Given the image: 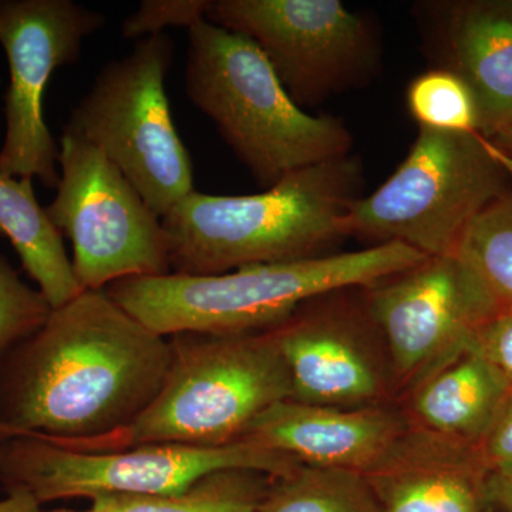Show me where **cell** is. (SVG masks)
<instances>
[{"instance_id": "23", "label": "cell", "mask_w": 512, "mask_h": 512, "mask_svg": "<svg viewBox=\"0 0 512 512\" xmlns=\"http://www.w3.org/2000/svg\"><path fill=\"white\" fill-rule=\"evenodd\" d=\"M52 312L46 296L25 284L8 259L0 255V363L39 332Z\"/></svg>"}, {"instance_id": "12", "label": "cell", "mask_w": 512, "mask_h": 512, "mask_svg": "<svg viewBox=\"0 0 512 512\" xmlns=\"http://www.w3.org/2000/svg\"><path fill=\"white\" fill-rule=\"evenodd\" d=\"M104 25L103 13L73 0H0V45L10 72L0 175L37 178L56 190L60 147L45 120L46 87L59 67L80 59L84 40Z\"/></svg>"}, {"instance_id": "22", "label": "cell", "mask_w": 512, "mask_h": 512, "mask_svg": "<svg viewBox=\"0 0 512 512\" xmlns=\"http://www.w3.org/2000/svg\"><path fill=\"white\" fill-rule=\"evenodd\" d=\"M407 107L419 128L481 134L476 94L463 77L447 67L417 76L407 89Z\"/></svg>"}, {"instance_id": "26", "label": "cell", "mask_w": 512, "mask_h": 512, "mask_svg": "<svg viewBox=\"0 0 512 512\" xmlns=\"http://www.w3.org/2000/svg\"><path fill=\"white\" fill-rule=\"evenodd\" d=\"M480 450L493 474H512V387L481 440Z\"/></svg>"}, {"instance_id": "16", "label": "cell", "mask_w": 512, "mask_h": 512, "mask_svg": "<svg viewBox=\"0 0 512 512\" xmlns=\"http://www.w3.org/2000/svg\"><path fill=\"white\" fill-rule=\"evenodd\" d=\"M444 39L450 70L476 94L481 134L488 137L512 117V2L451 6Z\"/></svg>"}, {"instance_id": "31", "label": "cell", "mask_w": 512, "mask_h": 512, "mask_svg": "<svg viewBox=\"0 0 512 512\" xmlns=\"http://www.w3.org/2000/svg\"><path fill=\"white\" fill-rule=\"evenodd\" d=\"M511 119H512V117H511Z\"/></svg>"}, {"instance_id": "20", "label": "cell", "mask_w": 512, "mask_h": 512, "mask_svg": "<svg viewBox=\"0 0 512 512\" xmlns=\"http://www.w3.org/2000/svg\"><path fill=\"white\" fill-rule=\"evenodd\" d=\"M258 512H383L375 491L356 471L299 466L276 477Z\"/></svg>"}, {"instance_id": "25", "label": "cell", "mask_w": 512, "mask_h": 512, "mask_svg": "<svg viewBox=\"0 0 512 512\" xmlns=\"http://www.w3.org/2000/svg\"><path fill=\"white\" fill-rule=\"evenodd\" d=\"M470 350L484 357L512 384V311L498 313L485 322Z\"/></svg>"}, {"instance_id": "4", "label": "cell", "mask_w": 512, "mask_h": 512, "mask_svg": "<svg viewBox=\"0 0 512 512\" xmlns=\"http://www.w3.org/2000/svg\"><path fill=\"white\" fill-rule=\"evenodd\" d=\"M185 93L264 190L353 147L343 121L312 116L289 97L252 40L207 19L188 29Z\"/></svg>"}, {"instance_id": "7", "label": "cell", "mask_w": 512, "mask_h": 512, "mask_svg": "<svg viewBox=\"0 0 512 512\" xmlns=\"http://www.w3.org/2000/svg\"><path fill=\"white\" fill-rule=\"evenodd\" d=\"M301 466L296 458L244 437L217 447L144 444L116 451L64 447L33 433L0 426V484L37 504L101 495L171 494L227 468H248L274 478Z\"/></svg>"}, {"instance_id": "11", "label": "cell", "mask_w": 512, "mask_h": 512, "mask_svg": "<svg viewBox=\"0 0 512 512\" xmlns=\"http://www.w3.org/2000/svg\"><path fill=\"white\" fill-rule=\"evenodd\" d=\"M392 360L400 402L471 348L500 313L483 282L454 252L363 288Z\"/></svg>"}, {"instance_id": "24", "label": "cell", "mask_w": 512, "mask_h": 512, "mask_svg": "<svg viewBox=\"0 0 512 512\" xmlns=\"http://www.w3.org/2000/svg\"><path fill=\"white\" fill-rule=\"evenodd\" d=\"M210 0H144L123 20L121 35L141 40L163 35L167 28L190 29L207 19Z\"/></svg>"}, {"instance_id": "27", "label": "cell", "mask_w": 512, "mask_h": 512, "mask_svg": "<svg viewBox=\"0 0 512 512\" xmlns=\"http://www.w3.org/2000/svg\"><path fill=\"white\" fill-rule=\"evenodd\" d=\"M491 498L501 512H512V474H491Z\"/></svg>"}, {"instance_id": "9", "label": "cell", "mask_w": 512, "mask_h": 512, "mask_svg": "<svg viewBox=\"0 0 512 512\" xmlns=\"http://www.w3.org/2000/svg\"><path fill=\"white\" fill-rule=\"evenodd\" d=\"M60 181L47 217L72 242L83 291L171 274L163 220L106 154L73 134L60 137Z\"/></svg>"}, {"instance_id": "29", "label": "cell", "mask_w": 512, "mask_h": 512, "mask_svg": "<svg viewBox=\"0 0 512 512\" xmlns=\"http://www.w3.org/2000/svg\"><path fill=\"white\" fill-rule=\"evenodd\" d=\"M487 138L512 161V119L505 121L503 126L498 127Z\"/></svg>"}, {"instance_id": "5", "label": "cell", "mask_w": 512, "mask_h": 512, "mask_svg": "<svg viewBox=\"0 0 512 512\" xmlns=\"http://www.w3.org/2000/svg\"><path fill=\"white\" fill-rule=\"evenodd\" d=\"M168 339L170 367L146 412L113 436L70 448L224 446L244 439L269 407L292 399L291 377L271 329L244 335L178 333Z\"/></svg>"}, {"instance_id": "21", "label": "cell", "mask_w": 512, "mask_h": 512, "mask_svg": "<svg viewBox=\"0 0 512 512\" xmlns=\"http://www.w3.org/2000/svg\"><path fill=\"white\" fill-rule=\"evenodd\" d=\"M456 254L478 276L501 312L512 311V195L503 194L478 214Z\"/></svg>"}, {"instance_id": "17", "label": "cell", "mask_w": 512, "mask_h": 512, "mask_svg": "<svg viewBox=\"0 0 512 512\" xmlns=\"http://www.w3.org/2000/svg\"><path fill=\"white\" fill-rule=\"evenodd\" d=\"M511 387L491 363L468 350L400 404L417 426L480 446Z\"/></svg>"}, {"instance_id": "2", "label": "cell", "mask_w": 512, "mask_h": 512, "mask_svg": "<svg viewBox=\"0 0 512 512\" xmlns=\"http://www.w3.org/2000/svg\"><path fill=\"white\" fill-rule=\"evenodd\" d=\"M360 185L362 164L349 154L292 171L259 194L192 191L161 218L171 274L221 275L330 255L349 237Z\"/></svg>"}, {"instance_id": "1", "label": "cell", "mask_w": 512, "mask_h": 512, "mask_svg": "<svg viewBox=\"0 0 512 512\" xmlns=\"http://www.w3.org/2000/svg\"><path fill=\"white\" fill-rule=\"evenodd\" d=\"M170 362V339L84 291L0 363V426L66 447L106 439L146 412Z\"/></svg>"}, {"instance_id": "14", "label": "cell", "mask_w": 512, "mask_h": 512, "mask_svg": "<svg viewBox=\"0 0 512 512\" xmlns=\"http://www.w3.org/2000/svg\"><path fill=\"white\" fill-rule=\"evenodd\" d=\"M491 474L478 444L410 421L382 460L363 476L383 512H495Z\"/></svg>"}, {"instance_id": "19", "label": "cell", "mask_w": 512, "mask_h": 512, "mask_svg": "<svg viewBox=\"0 0 512 512\" xmlns=\"http://www.w3.org/2000/svg\"><path fill=\"white\" fill-rule=\"evenodd\" d=\"M272 481L274 477L262 471L227 468L212 471L177 493L101 498L109 512H258Z\"/></svg>"}, {"instance_id": "30", "label": "cell", "mask_w": 512, "mask_h": 512, "mask_svg": "<svg viewBox=\"0 0 512 512\" xmlns=\"http://www.w3.org/2000/svg\"><path fill=\"white\" fill-rule=\"evenodd\" d=\"M93 504L92 507L89 508V510L84 511H76V510H53V511H47V512H109L107 511L106 503H104L103 498L97 497L93 498ZM42 512V511H40Z\"/></svg>"}, {"instance_id": "3", "label": "cell", "mask_w": 512, "mask_h": 512, "mask_svg": "<svg viewBox=\"0 0 512 512\" xmlns=\"http://www.w3.org/2000/svg\"><path fill=\"white\" fill-rule=\"evenodd\" d=\"M426 259L400 242H386L306 261L244 266L221 275L121 279L104 291L165 338L178 333L244 335L275 328L316 296L366 288Z\"/></svg>"}, {"instance_id": "6", "label": "cell", "mask_w": 512, "mask_h": 512, "mask_svg": "<svg viewBox=\"0 0 512 512\" xmlns=\"http://www.w3.org/2000/svg\"><path fill=\"white\" fill-rule=\"evenodd\" d=\"M512 161L483 134L419 128L402 164L348 214L349 237L400 242L427 258L454 254L478 214L505 194Z\"/></svg>"}, {"instance_id": "18", "label": "cell", "mask_w": 512, "mask_h": 512, "mask_svg": "<svg viewBox=\"0 0 512 512\" xmlns=\"http://www.w3.org/2000/svg\"><path fill=\"white\" fill-rule=\"evenodd\" d=\"M0 235L9 239L53 309L84 292L73 274L62 232L37 202L33 180L0 175Z\"/></svg>"}, {"instance_id": "8", "label": "cell", "mask_w": 512, "mask_h": 512, "mask_svg": "<svg viewBox=\"0 0 512 512\" xmlns=\"http://www.w3.org/2000/svg\"><path fill=\"white\" fill-rule=\"evenodd\" d=\"M173 59L165 33L137 40L100 70L63 127L103 151L160 218L195 191L190 153L165 93Z\"/></svg>"}, {"instance_id": "28", "label": "cell", "mask_w": 512, "mask_h": 512, "mask_svg": "<svg viewBox=\"0 0 512 512\" xmlns=\"http://www.w3.org/2000/svg\"><path fill=\"white\" fill-rule=\"evenodd\" d=\"M0 512H40V505L26 494H8L0 500Z\"/></svg>"}, {"instance_id": "15", "label": "cell", "mask_w": 512, "mask_h": 512, "mask_svg": "<svg viewBox=\"0 0 512 512\" xmlns=\"http://www.w3.org/2000/svg\"><path fill=\"white\" fill-rule=\"evenodd\" d=\"M409 423L400 403L345 409L285 400L262 413L245 437L289 454L303 466L366 474Z\"/></svg>"}, {"instance_id": "10", "label": "cell", "mask_w": 512, "mask_h": 512, "mask_svg": "<svg viewBox=\"0 0 512 512\" xmlns=\"http://www.w3.org/2000/svg\"><path fill=\"white\" fill-rule=\"evenodd\" d=\"M208 22L248 37L301 109L375 74V29L339 0H210Z\"/></svg>"}, {"instance_id": "13", "label": "cell", "mask_w": 512, "mask_h": 512, "mask_svg": "<svg viewBox=\"0 0 512 512\" xmlns=\"http://www.w3.org/2000/svg\"><path fill=\"white\" fill-rule=\"evenodd\" d=\"M271 330L291 377V400L345 409L400 403L363 288L316 296Z\"/></svg>"}]
</instances>
